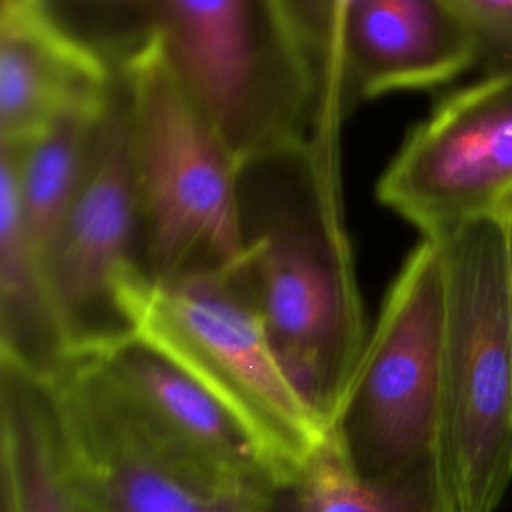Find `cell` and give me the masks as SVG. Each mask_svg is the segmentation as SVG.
Returning <instances> with one entry per match:
<instances>
[{"label": "cell", "instance_id": "18", "mask_svg": "<svg viewBox=\"0 0 512 512\" xmlns=\"http://www.w3.org/2000/svg\"><path fill=\"white\" fill-rule=\"evenodd\" d=\"M318 76V100L328 82L334 48V0H284Z\"/></svg>", "mask_w": 512, "mask_h": 512}, {"label": "cell", "instance_id": "2", "mask_svg": "<svg viewBox=\"0 0 512 512\" xmlns=\"http://www.w3.org/2000/svg\"><path fill=\"white\" fill-rule=\"evenodd\" d=\"M130 16L238 166L310 140L318 76L284 0H132Z\"/></svg>", "mask_w": 512, "mask_h": 512}, {"label": "cell", "instance_id": "12", "mask_svg": "<svg viewBox=\"0 0 512 512\" xmlns=\"http://www.w3.org/2000/svg\"><path fill=\"white\" fill-rule=\"evenodd\" d=\"M116 62L46 0H0V146L108 104Z\"/></svg>", "mask_w": 512, "mask_h": 512}, {"label": "cell", "instance_id": "3", "mask_svg": "<svg viewBox=\"0 0 512 512\" xmlns=\"http://www.w3.org/2000/svg\"><path fill=\"white\" fill-rule=\"evenodd\" d=\"M112 58L128 104L146 276L174 280L232 268L242 256L234 154L152 36L128 38Z\"/></svg>", "mask_w": 512, "mask_h": 512}, {"label": "cell", "instance_id": "21", "mask_svg": "<svg viewBox=\"0 0 512 512\" xmlns=\"http://www.w3.org/2000/svg\"><path fill=\"white\" fill-rule=\"evenodd\" d=\"M0 512H2V510H0Z\"/></svg>", "mask_w": 512, "mask_h": 512}, {"label": "cell", "instance_id": "8", "mask_svg": "<svg viewBox=\"0 0 512 512\" xmlns=\"http://www.w3.org/2000/svg\"><path fill=\"white\" fill-rule=\"evenodd\" d=\"M376 196L420 238L496 218L512 200V68L444 94L408 130Z\"/></svg>", "mask_w": 512, "mask_h": 512}, {"label": "cell", "instance_id": "11", "mask_svg": "<svg viewBox=\"0 0 512 512\" xmlns=\"http://www.w3.org/2000/svg\"><path fill=\"white\" fill-rule=\"evenodd\" d=\"M102 512H268L270 494L214 488L162 456L132 424L90 360L54 380Z\"/></svg>", "mask_w": 512, "mask_h": 512}, {"label": "cell", "instance_id": "1", "mask_svg": "<svg viewBox=\"0 0 512 512\" xmlns=\"http://www.w3.org/2000/svg\"><path fill=\"white\" fill-rule=\"evenodd\" d=\"M240 278L288 382L330 426L364 352L340 172L310 140L240 166Z\"/></svg>", "mask_w": 512, "mask_h": 512}, {"label": "cell", "instance_id": "19", "mask_svg": "<svg viewBox=\"0 0 512 512\" xmlns=\"http://www.w3.org/2000/svg\"><path fill=\"white\" fill-rule=\"evenodd\" d=\"M60 16H64V8L72 6H112V8H126L130 12L132 0H46Z\"/></svg>", "mask_w": 512, "mask_h": 512}, {"label": "cell", "instance_id": "14", "mask_svg": "<svg viewBox=\"0 0 512 512\" xmlns=\"http://www.w3.org/2000/svg\"><path fill=\"white\" fill-rule=\"evenodd\" d=\"M0 360L44 380L70 364V346L44 262L20 218L10 180L0 174Z\"/></svg>", "mask_w": 512, "mask_h": 512}, {"label": "cell", "instance_id": "5", "mask_svg": "<svg viewBox=\"0 0 512 512\" xmlns=\"http://www.w3.org/2000/svg\"><path fill=\"white\" fill-rule=\"evenodd\" d=\"M444 328L442 248L420 238L386 290L328 426V440L360 480L446 466Z\"/></svg>", "mask_w": 512, "mask_h": 512}, {"label": "cell", "instance_id": "10", "mask_svg": "<svg viewBox=\"0 0 512 512\" xmlns=\"http://www.w3.org/2000/svg\"><path fill=\"white\" fill-rule=\"evenodd\" d=\"M478 64V46L444 0H354L336 28L328 126L358 102L444 86Z\"/></svg>", "mask_w": 512, "mask_h": 512}, {"label": "cell", "instance_id": "13", "mask_svg": "<svg viewBox=\"0 0 512 512\" xmlns=\"http://www.w3.org/2000/svg\"><path fill=\"white\" fill-rule=\"evenodd\" d=\"M0 510L102 512L54 380L2 360Z\"/></svg>", "mask_w": 512, "mask_h": 512}, {"label": "cell", "instance_id": "20", "mask_svg": "<svg viewBox=\"0 0 512 512\" xmlns=\"http://www.w3.org/2000/svg\"><path fill=\"white\" fill-rule=\"evenodd\" d=\"M504 238H506V252H508V276H510V304H512V200L506 204V208L498 214Z\"/></svg>", "mask_w": 512, "mask_h": 512}, {"label": "cell", "instance_id": "17", "mask_svg": "<svg viewBox=\"0 0 512 512\" xmlns=\"http://www.w3.org/2000/svg\"><path fill=\"white\" fill-rule=\"evenodd\" d=\"M472 34L486 72L512 68V0H444Z\"/></svg>", "mask_w": 512, "mask_h": 512}, {"label": "cell", "instance_id": "15", "mask_svg": "<svg viewBox=\"0 0 512 512\" xmlns=\"http://www.w3.org/2000/svg\"><path fill=\"white\" fill-rule=\"evenodd\" d=\"M108 104L68 114L24 144L0 146V174L10 180L26 234L42 258L80 188Z\"/></svg>", "mask_w": 512, "mask_h": 512}, {"label": "cell", "instance_id": "4", "mask_svg": "<svg viewBox=\"0 0 512 512\" xmlns=\"http://www.w3.org/2000/svg\"><path fill=\"white\" fill-rule=\"evenodd\" d=\"M122 308L134 336L198 382L250 436L276 478L298 470L326 426L282 372L238 266L152 280L126 276Z\"/></svg>", "mask_w": 512, "mask_h": 512}, {"label": "cell", "instance_id": "6", "mask_svg": "<svg viewBox=\"0 0 512 512\" xmlns=\"http://www.w3.org/2000/svg\"><path fill=\"white\" fill-rule=\"evenodd\" d=\"M438 242L446 284V466L458 512H494L512 482V304L506 238L496 216L466 224Z\"/></svg>", "mask_w": 512, "mask_h": 512}, {"label": "cell", "instance_id": "9", "mask_svg": "<svg viewBox=\"0 0 512 512\" xmlns=\"http://www.w3.org/2000/svg\"><path fill=\"white\" fill-rule=\"evenodd\" d=\"M140 434L198 480L268 494L278 478L240 424L182 368L140 338L90 358Z\"/></svg>", "mask_w": 512, "mask_h": 512}, {"label": "cell", "instance_id": "7", "mask_svg": "<svg viewBox=\"0 0 512 512\" xmlns=\"http://www.w3.org/2000/svg\"><path fill=\"white\" fill-rule=\"evenodd\" d=\"M42 262L72 362L134 338L120 288L128 274L144 270L142 220L120 72L80 188Z\"/></svg>", "mask_w": 512, "mask_h": 512}, {"label": "cell", "instance_id": "16", "mask_svg": "<svg viewBox=\"0 0 512 512\" xmlns=\"http://www.w3.org/2000/svg\"><path fill=\"white\" fill-rule=\"evenodd\" d=\"M268 512H458L444 464L366 482L326 442L290 476L276 482Z\"/></svg>", "mask_w": 512, "mask_h": 512}]
</instances>
